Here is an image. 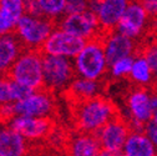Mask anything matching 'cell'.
<instances>
[{"label":"cell","instance_id":"cell-1","mask_svg":"<svg viewBox=\"0 0 157 156\" xmlns=\"http://www.w3.org/2000/svg\"><path fill=\"white\" fill-rule=\"evenodd\" d=\"M74 104L75 126L80 132L95 135L110 120L119 115L115 104L102 95Z\"/></svg>","mask_w":157,"mask_h":156},{"label":"cell","instance_id":"cell-2","mask_svg":"<svg viewBox=\"0 0 157 156\" xmlns=\"http://www.w3.org/2000/svg\"><path fill=\"white\" fill-rule=\"evenodd\" d=\"M72 63L76 76L101 81L109 71V61L106 59L101 37L87 40Z\"/></svg>","mask_w":157,"mask_h":156},{"label":"cell","instance_id":"cell-3","mask_svg":"<svg viewBox=\"0 0 157 156\" xmlns=\"http://www.w3.org/2000/svg\"><path fill=\"white\" fill-rule=\"evenodd\" d=\"M15 83L39 90L44 88V54L41 50L24 49L8 72Z\"/></svg>","mask_w":157,"mask_h":156},{"label":"cell","instance_id":"cell-4","mask_svg":"<svg viewBox=\"0 0 157 156\" xmlns=\"http://www.w3.org/2000/svg\"><path fill=\"white\" fill-rule=\"evenodd\" d=\"M56 23L44 16H34L25 14L19 20L14 34L21 43L24 49L41 50L48 37L56 28Z\"/></svg>","mask_w":157,"mask_h":156},{"label":"cell","instance_id":"cell-5","mask_svg":"<svg viewBox=\"0 0 157 156\" xmlns=\"http://www.w3.org/2000/svg\"><path fill=\"white\" fill-rule=\"evenodd\" d=\"M76 77L74 63L60 56L44 55V89L49 91H66Z\"/></svg>","mask_w":157,"mask_h":156},{"label":"cell","instance_id":"cell-6","mask_svg":"<svg viewBox=\"0 0 157 156\" xmlns=\"http://www.w3.org/2000/svg\"><path fill=\"white\" fill-rule=\"evenodd\" d=\"M128 110V126L131 131H141L151 120L153 111L151 107V92L146 88L136 86L132 89L126 99Z\"/></svg>","mask_w":157,"mask_h":156},{"label":"cell","instance_id":"cell-7","mask_svg":"<svg viewBox=\"0 0 157 156\" xmlns=\"http://www.w3.org/2000/svg\"><path fill=\"white\" fill-rule=\"evenodd\" d=\"M86 40L77 37L60 28H55L41 48L44 55L60 56L74 60L85 46Z\"/></svg>","mask_w":157,"mask_h":156},{"label":"cell","instance_id":"cell-8","mask_svg":"<svg viewBox=\"0 0 157 156\" xmlns=\"http://www.w3.org/2000/svg\"><path fill=\"white\" fill-rule=\"evenodd\" d=\"M15 116L29 118H50L55 110L52 92L46 89L34 90L25 99L13 104Z\"/></svg>","mask_w":157,"mask_h":156},{"label":"cell","instance_id":"cell-9","mask_svg":"<svg viewBox=\"0 0 157 156\" xmlns=\"http://www.w3.org/2000/svg\"><path fill=\"white\" fill-rule=\"evenodd\" d=\"M57 28H60L77 37H81L84 40H91L96 37H102L104 33L100 28L99 20L91 10L72 14V15H64L57 23Z\"/></svg>","mask_w":157,"mask_h":156},{"label":"cell","instance_id":"cell-10","mask_svg":"<svg viewBox=\"0 0 157 156\" xmlns=\"http://www.w3.org/2000/svg\"><path fill=\"white\" fill-rule=\"evenodd\" d=\"M150 21L152 20L144 9L141 2L131 0L115 30L121 35L136 41L147 31Z\"/></svg>","mask_w":157,"mask_h":156},{"label":"cell","instance_id":"cell-11","mask_svg":"<svg viewBox=\"0 0 157 156\" xmlns=\"http://www.w3.org/2000/svg\"><path fill=\"white\" fill-rule=\"evenodd\" d=\"M131 0H90L89 10L95 13L104 34L111 33L120 23Z\"/></svg>","mask_w":157,"mask_h":156},{"label":"cell","instance_id":"cell-12","mask_svg":"<svg viewBox=\"0 0 157 156\" xmlns=\"http://www.w3.org/2000/svg\"><path fill=\"white\" fill-rule=\"evenodd\" d=\"M130 132L128 123L117 115L97 131L95 136L102 150L121 154Z\"/></svg>","mask_w":157,"mask_h":156},{"label":"cell","instance_id":"cell-13","mask_svg":"<svg viewBox=\"0 0 157 156\" xmlns=\"http://www.w3.org/2000/svg\"><path fill=\"white\" fill-rule=\"evenodd\" d=\"M8 125L17 134H20L28 142L48 138L54 127L50 118H29V116H14Z\"/></svg>","mask_w":157,"mask_h":156},{"label":"cell","instance_id":"cell-14","mask_svg":"<svg viewBox=\"0 0 157 156\" xmlns=\"http://www.w3.org/2000/svg\"><path fill=\"white\" fill-rule=\"evenodd\" d=\"M101 40L109 65L124 57L135 56V54L139 53V45L136 41L121 35L116 30L104 34Z\"/></svg>","mask_w":157,"mask_h":156},{"label":"cell","instance_id":"cell-15","mask_svg":"<svg viewBox=\"0 0 157 156\" xmlns=\"http://www.w3.org/2000/svg\"><path fill=\"white\" fill-rule=\"evenodd\" d=\"M26 14V0H0V36L14 34L19 20Z\"/></svg>","mask_w":157,"mask_h":156},{"label":"cell","instance_id":"cell-16","mask_svg":"<svg viewBox=\"0 0 157 156\" xmlns=\"http://www.w3.org/2000/svg\"><path fill=\"white\" fill-rule=\"evenodd\" d=\"M28 141L8 124H0V156H28Z\"/></svg>","mask_w":157,"mask_h":156},{"label":"cell","instance_id":"cell-17","mask_svg":"<svg viewBox=\"0 0 157 156\" xmlns=\"http://www.w3.org/2000/svg\"><path fill=\"white\" fill-rule=\"evenodd\" d=\"M23 50L24 46L15 34L0 36V75H8Z\"/></svg>","mask_w":157,"mask_h":156},{"label":"cell","instance_id":"cell-18","mask_svg":"<svg viewBox=\"0 0 157 156\" xmlns=\"http://www.w3.org/2000/svg\"><path fill=\"white\" fill-rule=\"evenodd\" d=\"M101 146L94 134L77 131L67 141L69 156H97Z\"/></svg>","mask_w":157,"mask_h":156},{"label":"cell","instance_id":"cell-19","mask_svg":"<svg viewBox=\"0 0 157 156\" xmlns=\"http://www.w3.org/2000/svg\"><path fill=\"white\" fill-rule=\"evenodd\" d=\"M126 156H157V147L141 131H131L124 145L122 152Z\"/></svg>","mask_w":157,"mask_h":156},{"label":"cell","instance_id":"cell-20","mask_svg":"<svg viewBox=\"0 0 157 156\" xmlns=\"http://www.w3.org/2000/svg\"><path fill=\"white\" fill-rule=\"evenodd\" d=\"M101 90H102L101 81L89 80V79L76 76L70 84L66 92L69 94V96L72 99L74 103H77V101H84L96 96H100Z\"/></svg>","mask_w":157,"mask_h":156},{"label":"cell","instance_id":"cell-21","mask_svg":"<svg viewBox=\"0 0 157 156\" xmlns=\"http://www.w3.org/2000/svg\"><path fill=\"white\" fill-rule=\"evenodd\" d=\"M130 79L140 88H147L153 84V72L145 57L137 53L133 56V63L130 71Z\"/></svg>","mask_w":157,"mask_h":156},{"label":"cell","instance_id":"cell-22","mask_svg":"<svg viewBox=\"0 0 157 156\" xmlns=\"http://www.w3.org/2000/svg\"><path fill=\"white\" fill-rule=\"evenodd\" d=\"M37 5L39 15L54 23H59V20L65 15L66 0H37Z\"/></svg>","mask_w":157,"mask_h":156},{"label":"cell","instance_id":"cell-23","mask_svg":"<svg viewBox=\"0 0 157 156\" xmlns=\"http://www.w3.org/2000/svg\"><path fill=\"white\" fill-rule=\"evenodd\" d=\"M133 63V56L130 57H124L112 64L109 65V72L113 79H122V77H127L130 75L131 68Z\"/></svg>","mask_w":157,"mask_h":156},{"label":"cell","instance_id":"cell-24","mask_svg":"<svg viewBox=\"0 0 157 156\" xmlns=\"http://www.w3.org/2000/svg\"><path fill=\"white\" fill-rule=\"evenodd\" d=\"M14 103V81L8 75H0V106Z\"/></svg>","mask_w":157,"mask_h":156},{"label":"cell","instance_id":"cell-25","mask_svg":"<svg viewBox=\"0 0 157 156\" xmlns=\"http://www.w3.org/2000/svg\"><path fill=\"white\" fill-rule=\"evenodd\" d=\"M139 53L147 60L153 72V84L157 86V41L142 45L139 48Z\"/></svg>","mask_w":157,"mask_h":156},{"label":"cell","instance_id":"cell-26","mask_svg":"<svg viewBox=\"0 0 157 156\" xmlns=\"http://www.w3.org/2000/svg\"><path fill=\"white\" fill-rule=\"evenodd\" d=\"M90 0H66V9L65 15L80 14L89 10Z\"/></svg>","mask_w":157,"mask_h":156},{"label":"cell","instance_id":"cell-27","mask_svg":"<svg viewBox=\"0 0 157 156\" xmlns=\"http://www.w3.org/2000/svg\"><path fill=\"white\" fill-rule=\"evenodd\" d=\"M144 132L147 135V138L152 141V144L157 147V112L152 115L151 120L145 125Z\"/></svg>","mask_w":157,"mask_h":156},{"label":"cell","instance_id":"cell-28","mask_svg":"<svg viewBox=\"0 0 157 156\" xmlns=\"http://www.w3.org/2000/svg\"><path fill=\"white\" fill-rule=\"evenodd\" d=\"M141 4L151 20L157 21V0H141Z\"/></svg>","mask_w":157,"mask_h":156},{"label":"cell","instance_id":"cell-29","mask_svg":"<svg viewBox=\"0 0 157 156\" xmlns=\"http://www.w3.org/2000/svg\"><path fill=\"white\" fill-rule=\"evenodd\" d=\"M151 107L153 114L157 112V90H153L151 92Z\"/></svg>","mask_w":157,"mask_h":156},{"label":"cell","instance_id":"cell-30","mask_svg":"<svg viewBox=\"0 0 157 156\" xmlns=\"http://www.w3.org/2000/svg\"><path fill=\"white\" fill-rule=\"evenodd\" d=\"M121 154H117V152H112V151H107V150H102L100 151V154L97 156H120Z\"/></svg>","mask_w":157,"mask_h":156},{"label":"cell","instance_id":"cell-31","mask_svg":"<svg viewBox=\"0 0 157 156\" xmlns=\"http://www.w3.org/2000/svg\"><path fill=\"white\" fill-rule=\"evenodd\" d=\"M153 24H155V29H156V31H157V21H155Z\"/></svg>","mask_w":157,"mask_h":156},{"label":"cell","instance_id":"cell-32","mask_svg":"<svg viewBox=\"0 0 157 156\" xmlns=\"http://www.w3.org/2000/svg\"><path fill=\"white\" fill-rule=\"evenodd\" d=\"M35 156H44V155H35Z\"/></svg>","mask_w":157,"mask_h":156},{"label":"cell","instance_id":"cell-33","mask_svg":"<svg viewBox=\"0 0 157 156\" xmlns=\"http://www.w3.org/2000/svg\"><path fill=\"white\" fill-rule=\"evenodd\" d=\"M120 156H126V155H124V154H121V155H120Z\"/></svg>","mask_w":157,"mask_h":156},{"label":"cell","instance_id":"cell-34","mask_svg":"<svg viewBox=\"0 0 157 156\" xmlns=\"http://www.w3.org/2000/svg\"><path fill=\"white\" fill-rule=\"evenodd\" d=\"M137 2H141V0H137Z\"/></svg>","mask_w":157,"mask_h":156}]
</instances>
